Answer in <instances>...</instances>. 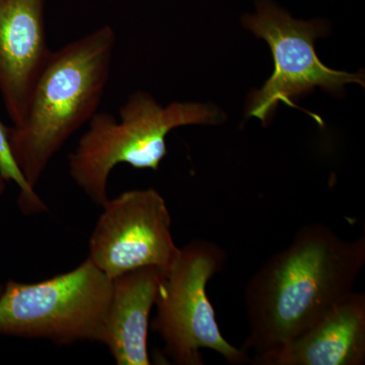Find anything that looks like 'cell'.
<instances>
[{
    "mask_svg": "<svg viewBox=\"0 0 365 365\" xmlns=\"http://www.w3.org/2000/svg\"><path fill=\"white\" fill-rule=\"evenodd\" d=\"M365 264V237L346 240L309 223L269 257L245 289V351H271L299 337L354 292Z\"/></svg>",
    "mask_w": 365,
    "mask_h": 365,
    "instance_id": "obj_1",
    "label": "cell"
},
{
    "mask_svg": "<svg viewBox=\"0 0 365 365\" xmlns=\"http://www.w3.org/2000/svg\"><path fill=\"white\" fill-rule=\"evenodd\" d=\"M88 244V258L108 277L143 267L167 270L180 248L172 217L155 189H135L108 199Z\"/></svg>",
    "mask_w": 365,
    "mask_h": 365,
    "instance_id": "obj_7",
    "label": "cell"
},
{
    "mask_svg": "<svg viewBox=\"0 0 365 365\" xmlns=\"http://www.w3.org/2000/svg\"><path fill=\"white\" fill-rule=\"evenodd\" d=\"M2 288H4V287H2L1 285H0V294H1Z\"/></svg>",
    "mask_w": 365,
    "mask_h": 365,
    "instance_id": "obj_13",
    "label": "cell"
},
{
    "mask_svg": "<svg viewBox=\"0 0 365 365\" xmlns=\"http://www.w3.org/2000/svg\"><path fill=\"white\" fill-rule=\"evenodd\" d=\"M217 110L198 103L158 104L148 93L136 91L119 110V120L98 112L68 158L73 182L102 207L110 175L120 163L134 169L157 170L167 155V136L178 127L210 125Z\"/></svg>",
    "mask_w": 365,
    "mask_h": 365,
    "instance_id": "obj_3",
    "label": "cell"
},
{
    "mask_svg": "<svg viewBox=\"0 0 365 365\" xmlns=\"http://www.w3.org/2000/svg\"><path fill=\"white\" fill-rule=\"evenodd\" d=\"M111 294V278L88 258L41 282L9 280L0 294V334L59 345L100 342Z\"/></svg>",
    "mask_w": 365,
    "mask_h": 365,
    "instance_id": "obj_5",
    "label": "cell"
},
{
    "mask_svg": "<svg viewBox=\"0 0 365 365\" xmlns=\"http://www.w3.org/2000/svg\"><path fill=\"white\" fill-rule=\"evenodd\" d=\"M46 0H0V93L13 126L25 119L31 97L52 50Z\"/></svg>",
    "mask_w": 365,
    "mask_h": 365,
    "instance_id": "obj_8",
    "label": "cell"
},
{
    "mask_svg": "<svg viewBox=\"0 0 365 365\" xmlns=\"http://www.w3.org/2000/svg\"><path fill=\"white\" fill-rule=\"evenodd\" d=\"M6 181H4V178L0 177V197L2 196V194L6 191Z\"/></svg>",
    "mask_w": 365,
    "mask_h": 365,
    "instance_id": "obj_12",
    "label": "cell"
},
{
    "mask_svg": "<svg viewBox=\"0 0 365 365\" xmlns=\"http://www.w3.org/2000/svg\"><path fill=\"white\" fill-rule=\"evenodd\" d=\"M225 249L207 240H193L180 248L176 259L163 270L151 329L160 335L165 354L178 365H202L201 350L222 355L228 364H252L249 353L223 337L207 295V284L222 272Z\"/></svg>",
    "mask_w": 365,
    "mask_h": 365,
    "instance_id": "obj_4",
    "label": "cell"
},
{
    "mask_svg": "<svg viewBox=\"0 0 365 365\" xmlns=\"http://www.w3.org/2000/svg\"><path fill=\"white\" fill-rule=\"evenodd\" d=\"M0 177L6 182H14L20 190L18 203L26 215H37L47 210V205L26 182L23 173L14 160L9 145V127L0 122Z\"/></svg>",
    "mask_w": 365,
    "mask_h": 365,
    "instance_id": "obj_11",
    "label": "cell"
},
{
    "mask_svg": "<svg viewBox=\"0 0 365 365\" xmlns=\"http://www.w3.org/2000/svg\"><path fill=\"white\" fill-rule=\"evenodd\" d=\"M365 361V294L348 295L299 337L257 355V365H361Z\"/></svg>",
    "mask_w": 365,
    "mask_h": 365,
    "instance_id": "obj_9",
    "label": "cell"
},
{
    "mask_svg": "<svg viewBox=\"0 0 365 365\" xmlns=\"http://www.w3.org/2000/svg\"><path fill=\"white\" fill-rule=\"evenodd\" d=\"M116 40L114 29L106 25L52 51L25 119L9 127L14 160L33 189L67 140L98 112Z\"/></svg>",
    "mask_w": 365,
    "mask_h": 365,
    "instance_id": "obj_2",
    "label": "cell"
},
{
    "mask_svg": "<svg viewBox=\"0 0 365 365\" xmlns=\"http://www.w3.org/2000/svg\"><path fill=\"white\" fill-rule=\"evenodd\" d=\"M244 26L270 46L274 72L252 97L249 116L265 124L279 103L292 105L290 98L316 88L340 93L349 83L364 86L360 73L334 71L322 63L314 41L325 32L319 21L295 20L271 0H259L256 11L245 16Z\"/></svg>",
    "mask_w": 365,
    "mask_h": 365,
    "instance_id": "obj_6",
    "label": "cell"
},
{
    "mask_svg": "<svg viewBox=\"0 0 365 365\" xmlns=\"http://www.w3.org/2000/svg\"><path fill=\"white\" fill-rule=\"evenodd\" d=\"M163 270L143 267L112 279V294L100 342L118 365H150L148 350L151 311Z\"/></svg>",
    "mask_w": 365,
    "mask_h": 365,
    "instance_id": "obj_10",
    "label": "cell"
}]
</instances>
